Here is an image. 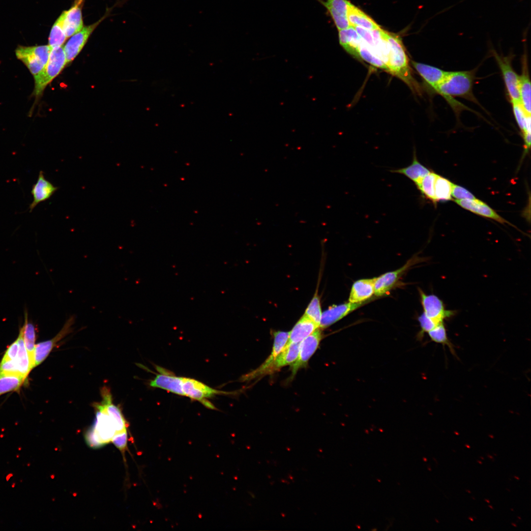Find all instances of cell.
<instances>
[{"label":"cell","mask_w":531,"mask_h":531,"mask_svg":"<svg viewBox=\"0 0 531 531\" xmlns=\"http://www.w3.org/2000/svg\"><path fill=\"white\" fill-rule=\"evenodd\" d=\"M476 71V69L467 71H447L444 78L434 91L443 97L457 115L466 107L455 99V97L462 98L480 105L473 93Z\"/></svg>","instance_id":"6da1fadb"},{"label":"cell","mask_w":531,"mask_h":531,"mask_svg":"<svg viewBox=\"0 0 531 531\" xmlns=\"http://www.w3.org/2000/svg\"><path fill=\"white\" fill-rule=\"evenodd\" d=\"M150 385L200 401L210 409H213L214 407L207 399L224 392L211 388L197 380L165 373L157 375L150 382Z\"/></svg>","instance_id":"7a4b0ae2"},{"label":"cell","mask_w":531,"mask_h":531,"mask_svg":"<svg viewBox=\"0 0 531 531\" xmlns=\"http://www.w3.org/2000/svg\"><path fill=\"white\" fill-rule=\"evenodd\" d=\"M97 411L94 425L85 435L87 443L91 447L97 448L112 442L118 433L116 424L108 414L103 406L97 405Z\"/></svg>","instance_id":"3957f363"},{"label":"cell","mask_w":531,"mask_h":531,"mask_svg":"<svg viewBox=\"0 0 531 531\" xmlns=\"http://www.w3.org/2000/svg\"><path fill=\"white\" fill-rule=\"evenodd\" d=\"M67 64L65 54L61 47L51 48L48 61L42 70L34 76L32 95L36 99L42 95L46 87L61 72Z\"/></svg>","instance_id":"277c9868"},{"label":"cell","mask_w":531,"mask_h":531,"mask_svg":"<svg viewBox=\"0 0 531 531\" xmlns=\"http://www.w3.org/2000/svg\"><path fill=\"white\" fill-rule=\"evenodd\" d=\"M51 48L48 45L18 47L15 50L17 58L27 66L34 76L41 72L46 66Z\"/></svg>","instance_id":"5b68a950"},{"label":"cell","mask_w":531,"mask_h":531,"mask_svg":"<svg viewBox=\"0 0 531 531\" xmlns=\"http://www.w3.org/2000/svg\"><path fill=\"white\" fill-rule=\"evenodd\" d=\"M493 56L501 70L507 96L511 103L520 102L519 75L512 65V56L504 57L494 52Z\"/></svg>","instance_id":"8992f818"},{"label":"cell","mask_w":531,"mask_h":531,"mask_svg":"<svg viewBox=\"0 0 531 531\" xmlns=\"http://www.w3.org/2000/svg\"><path fill=\"white\" fill-rule=\"evenodd\" d=\"M419 292L423 313L437 324L444 323L456 315L457 311L446 309L443 301L436 295L426 294L421 289Z\"/></svg>","instance_id":"52a82bcc"},{"label":"cell","mask_w":531,"mask_h":531,"mask_svg":"<svg viewBox=\"0 0 531 531\" xmlns=\"http://www.w3.org/2000/svg\"><path fill=\"white\" fill-rule=\"evenodd\" d=\"M322 338L321 332L318 329L300 343L298 356L291 365V379L294 377L299 369L307 365L308 360L318 349Z\"/></svg>","instance_id":"ba28073f"},{"label":"cell","mask_w":531,"mask_h":531,"mask_svg":"<svg viewBox=\"0 0 531 531\" xmlns=\"http://www.w3.org/2000/svg\"><path fill=\"white\" fill-rule=\"evenodd\" d=\"M273 344L270 354L264 362L255 370L245 375L243 380H251L265 374H267L269 368L283 351L288 343L289 332L277 331L273 333Z\"/></svg>","instance_id":"9c48e42d"},{"label":"cell","mask_w":531,"mask_h":531,"mask_svg":"<svg viewBox=\"0 0 531 531\" xmlns=\"http://www.w3.org/2000/svg\"><path fill=\"white\" fill-rule=\"evenodd\" d=\"M422 261L418 257L410 259L403 266L392 271L386 272L375 278L374 295L377 296H383L389 292L397 282L404 273L413 264Z\"/></svg>","instance_id":"30bf717a"},{"label":"cell","mask_w":531,"mask_h":531,"mask_svg":"<svg viewBox=\"0 0 531 531\" xmlns=\"http://www.w3.org/2000/svg\"><path fill=\"white\" fill-rule=\"evenodd\" d=\"M74 322V318L71 317L54 337L35 345L34 351L33 368L42 363L58 343L71 332V328Z\"/></svg>","instance_id":"8fae6325"},{"label":"cell","mask_w":531,"mask_h":531,"mask_svg":"<svg viewBox=\"0 0 531 531\" xmlns=\"http://www.w3.org/2000/svg\"><path fill=\"white\" fill-rule=\"evenodd\" d=\"M103 19L83 28L80 31L71 36L63 47L67 64L72 62L80 53L90 34Z\"/></svg>","instance_id":"7c38bea8"},{"label":"cell","mask_w":531,"mask_h":531,"mask_svg":"<svg viewBox=\"0 0 531 531\" xmlns=\"http://www.w3.org/2000/svg\"><path fill=\"white\" fill-rule=\"evenodd\" d=\"M58 189L59 187L47 180L43 172L40 171L36 183L32 186L31 194L33 201L29 206L30 212L39 203L49 200Z\"/></svg>","instance_id":"4fadbf2b"},{"label":"cell","mask_w":531,"mask_h":531,"mask_svg":"<svg viewBox=\"0 0 531 531\" xmlns=\"http://www.w3.org/2000/svg\"><path fill=\"white\" fill-rule=\"evenodd\" d=\"M362 304V303H355L349 301L329 307L322 312L319 327L325 328L330 326L358 308Z\"/></svg>","instance_id":"5bb4252c"},{"label":"cell","mask_w":531,"mask_h":531,"mask_svg":"<svg viewBox=\"0 0 531 531\" xmlns=\"http://www.w3.org/2000/svg\"><path fill=\"white\" fill-rule=\"evenodd\" d=\"M84 0H75L71 8L66 11L63 27L67 37L80 31L83 28L82 8Z\"/></svg>","instance_id":"9a60e30c"},{"label":"cell","mask_w":531,"mask_h":531,"mask_svg":"<svg viewBox=\"0 0 531 531\" xmlns=\"http://www.w3.org/2000/svg\"><path fill=\"white\" fill-rule=\"evenodd\" d=\"M455 201L461 207L474 213L493 219L502 224L508 223V221L501 217L488 205L477 199L455 200Z\"/></svg>","instance_id":"2e32d148"},{"label":"cell","mask_w":531,"mask_h":531,"mask_svg":"<svg viewBox=\"0 0 531 531\" xmlns=\"http://www.w3.org/2000/svg\"><path fill=\"white\" fill-rule=\"evenodd\" d=\"M412 64L425 83L434 92L447 72L437 67L414 61H412Z\"/></svg>","instance_id":"e0dca14e"},{"label":"cell","mask_w":531,"mask_h":531,"mask_svg":"<svg viewBox=\"0 0 531 531\" xmlns=\"http://www.w3.org/2000/svg\"><path fill=\"white\" fill-rule=\"evenodd\" d=\"M375 278L359 279L352 285L349 301L352 303H363L374 295Z\"/></svg>","instance_id":"ac0fdd59"},{"label":"cell","mask_w":531,"mask_h":531,"mask_svg":"<svg viewBox=\"0 0 531 531\" xmlns=\"http://www.w3.org/2000/svg\"><path fill=\"white\" fill-rule=\"evenodd\" d=\"M520 102L526 112L531 115V86L527 56L522 59V73L519 76Z\"/></svg>","instance_id":"d6986e66"},{"label":"cell","mask_w":531,"mask_h":531,"mask_svg":"<svg viewBox=\"0 0 531 531\" xmlns=\"http://www.w3.org/2000/svg\"><path fill=\"white\" fill-rule=\"evenodd\" d=\"M319 328L317 324L303 315L289 332L288 343H300Z\"/></svg>","instance_id":"ffe728a7"},{"label":"cell","mask_w":531,"mask_h":531,"mask_svg":"<svg viewBox=\"0 0 531 531\" xmlns=\"http://www.w3.org/2000/svg\"><path fill=\"white\" fill-rule=\"evenodd\" d=\"M347 17L350 26L369 30L381 28L370 17L350 2L348 5Z\"/></svg>","instance_id":"44dd1931"},{"label":"cell","mask_w":531,"mask_h":531,"mask_svg":"<svg viewBox=\"0 0 531 531\" xmlns=\"http://www.w3.org/2000/svg\"><path fill=\"white\" fill-rule=\"evenodd\" d=\"M299 345L300 343H288L269 368L267 374L293 363L298 356Z\"/></svg>","instance_id":"7402d4cb"},{"label":"cell","mask_w":531,"mask_h":531,"mask_svg":"<svg viewBox=\"0 0 531 531\" xmlns=\"http://www.w3.org/2000/svg\"><path fill=\"white\" fill-rule=\"evenodd\" d=\"M390 172L403 175L416 184L431 171L419 162L414 150L413 161L410 165L403 168L392 170Z\"/></svg>","instance_id":"603a6c76"},{"label":"cell","mask_w":531,"mask_h":531,"mask_svg":"<svg viewBox=\"0 0 531 531\" xmlns=\"http://www.w3.org/2000/svg\"><path fill=\"white\" fill-rule=\"evenodd\" d=\"M339 40L342 47L355 57L361 37L354 28L350 26L347 29L339 30Z\"/></svg>","instance_id":"cb8c5ba5"},{"label":"cell","mask_w":531,"mask_h":531,"mask_svg":"<svg viewBox=\"0 0 531 531\" xmlns=\"http://www.w3.org/2000/svg\"><path fill=\"white\" fill-rule=\"evenodd\" d=\"M103 401L101 403L108 414L115 422L118 433L127 431V424L121 410L112 403L111 394L106 389L102 392Z\"/></svg>","instance_id":"d4e9b609"},{"label":"cell","mask_w":531,"mask_h":531,"mask_svg":"<svg viewBox=\"0 0 531 531\" xmlns=\"http://www.w3.org/2000/svg\"><path fill=\"white\" fill-rule=\"evenodd\" d=\"M16 339L18 343V352L16 358L18 371L21 376L27 379L32 369L24 341L23 326L20 328Z\"/></svg>","instance_id":"484cf974"},{"label":"cell","mask_w":531,"mask_h":531,"mask_svg":"<svg viewBox=\"0 0 531 531\" xmlns=\"http://www.w3.org/2000/svg\"><path fill=\"white\" fill-rule=\"evenodd\" d=\"M27 313H25V322L23 325V338L28 353L32 369H33L34 351L35 347L36 329L34 325L29 322Z\"/></svg>","instance_id":"4316f807"},{"label":"cell","mask_w":531,"mask_h":531,"mask_svg":"<svg viewBox=\"0 0 531 531\" xmlns=\"http://www.w3.org/2000/svg\"><path fill=\"white\" fill-rule=\"evenodd\" d=\"M65 14L66 11H63L52 27L49 37L51 48L61 47L67 38L63 27Z\"/></svg>","instance_id":"83f0119b"},{"label":"cell","mask_w":531,"mask_h":531,"mask_svg":"<svg viewBox=\"0 0 531 531\" xmlns=\"http://www.w3.org/2000/svg\"><path fill=\"white\" fill-rule=\"evenodd\" d=\"M515 120L522 135L531 133V117L522 107L520 102L511 103Z\"/></svg>","instance_id":"f1b7e54d"},{"label":"cell","mask_w":531,"mask_h":531,"mask_svg":"<svg viewBox=\"0 0 531 531\" xmlns=\"http://www.w3.org/2000/svg\"><path fill=\"white\" fill-rule=\"evenodd\" d=\"M437 175L435 173L431 171L415 184L425 198L435 204L437 202L435 195V184Z\"/></svg>","instance_id":"f546056e"},{"label":"cell","mask_w":531,"mask_h":531,"mask_svg":"<svg viewBox=\"0 0 531 531\" xmlns=\"http://www.w3.org/2000/svg\"><path fill=\"white\" fill-rule=\"evenodd\" d=\"M26 379L18 375L0 376V396L4 394L18 390Z\"/></svg>","instance_id":"4dcf8cb0"},{"label":"cell","mask_w":531,"mask_h":531,"mask_svg":"<svg viewBox=\"0 0 531 531\" xmlns=\"http://www.w3.org/2000/svg\"><path fill=\"white\" fill-rule=\"evenodd\" d=\"M452 183L447 179L437 175L435 184V195L437 202L452 200Z\"/></svg>","instance_id":"1f68e13d"},{"label":"cell","mask_w":531,"mask_h":531,"mask_svg":"<svg viewBox=\"0 0 531 531\" xmlns=\"http://www.w3.org/2000/svg\"><path fill=\"white\" fill-rule=\"evenodd\" d=\"M428 335L434 342L446 346L453 354H455L453 345L449 341L444 323H441L429 331Z\"/></svg>","instance_id":"d6a6232c"},{"label":"cell","mask_w":531,"mask_h":531,"mask_svg":"<svg viewBox=\"0 0 531 531\" xmlns=\"http://www.w3.org/2000/svg\"><path fill=\"white\" fill-rule=\"evenodd\" d=\"M304 315L309 318L320 326L322 312L320 299L317 292L315 293L308 304Z\"/></svg>","instance_id":"836d02e7"},{"label":"cell","mask_w":531,"mask_h":531,"mask_svg":"<svg viewBox=\"0 0 531 531\" xmlns=\"http://www.w3.org/2000/svg\"><path fill=\"white\" fill-rule=\"evenodd\" d=\"M323 5H324L326 9L331 8L340 14L346 16L347 12V8L349 1L347 0H326L324 1L323 0H317Z\"/></svg>","instance_id":"e575fe53"},{"label":"cell","mask_w":531,"mask_h":531,"mask_svg":"<svg viewBox=\"0 0 531 531\" xmlns=\"http://www.w3.org/2000/svg\"><path fill=\"white\" fill-rule=\"evenodd\" d=\"M451 196L455 200L475 199V196L466 188L452 183Z\"/></svg>","instance_id":"d590c367"},{"label":"cell","mask_w":531,"mask_h":531,"mask_svg":"<svg viewBox=\"0 0 531 531\" xmlns=\"http://www.w3.org/2000/svg\"><path fill=\"white\" fill-rule=\"evenodd\" d=\"M421 326V332L422 335L424 332H428L439 324L427 317L423 313L418 318Z\"/></svg>","instance_id":"8d00e7d4"},{"label":"cell","mask_w":531,"mask_h":531,"mask_svg":"<svg viewBox=\"0 0 531 531\" xmlns=\"http://www.w3.org/2000/svg\"><path fill=\"white\" fill-rule=\"evenodd\" d=\"M112 442L120 450L124 451L127 442V431L121 432L115 435Z\"/></svg>","instance_id":"74e56055"},{"label":"cell","mask_w":531,"mask_h":531,"mask_svg":"<svg viewBox=\"0 0 531 531\" xmlns=\"http://www.w3.org/2000/svg\"><path fill=\"white\" fill-rule=\"evenodd\" d=\"M18 352V343L17 339L8 346L5 351L2 360H16Z\"/></svg>","instance_id":"f35d334b"},{"label":"cell","mask_w":531,"mask_h":531,"mask_svg":"<svg viewBox=\"0 0 531 531\" xmlns=\"http://www.w3.org/2000/svg\"><path fill=\"white\" fill-rule=\"evenodd\" d=\"M465 446L468 448H470L471 447L468 444H465Z\"/></svg>","instance_id":"ab89813d"},{"label":"cell","mask_w":531,"mask_h":531,"mask_svg":"<svg viewBox=\"0 0 531 531\" xmlns=\"http://www.w3.org/2000/svg\"><path fill=\"white\" fill-rule=\"evenodd\" d=\"M469 519H470V520H471L472 521H473V519H472V517H469Z\"/></svg>","instance_id":"60d3db41"},{"label":"cell","mask_w":531,"mask_h":531,"mask_svg":"<svg viewBox=\"0 0 531 531\" xmlns=\"http://www.w3.org/2000/svg\"><path fill=\"white\" fill-rule=\"evenodd\" d=\"M488 457H489L490 458H491V459H492V458H493V457H492V456H491V455H488Z\"/></svg>","instance_id":"b9f144b4"},{"label":"cell","mask_w":531,"mask_h":531,"mask_svg":"<svg viewBox=\"0 0 531 531\" xmlns=\"http://www.w3.org/2000/svg\"><path fill=\"white\" fill-rule=\"evenodd\" d=\"M477 462H478V463H479L480 464H482V462H481L480 461L477 460Z\"/></svg>","instance_id":"7bdbcfd3"},{"label":"cell","mask_w":531,"mask_h":531,"mask_svg":"<svg viewBox=\"0 0 531 531\" xmlns=\"http://www.w3.org/2000/svg\"><path fill=\"white\" fill-rule=\"evenodd\" d=\"M485 501H486L488 503H490V502L488 500L485 499Z\"/></svg>","instance_id":"ee69618b"},{"label":"cell","mask_w":531,"mask_h":531,"mask_svg":"<svg viewBox=\"0 0 531 531\" xmlns=\"http://www.w3.org/2000/svg\"><path fill=\"white\" fill-rule=\"evenodd\" d=\"M514 477H515V478H516V479H517V480H519V477H517V476H515Z\"/></svg>","instance_id":"f6af8a7d"},{"label":"cell","mask_w":531,"mask_h":531,"mask_svg":"<svg viewBox=\"0 0 531 531\" xmlns=\"http://www.w3.org/2000/svg\"><path fill=\"white\" fill-rule=\"evenodd\" d=\"M512 525L513 526H514V527H516V524H514V523H512Z\"/></svg>","instance_id":"bcb514c9"},{"label":"cell","mask_w":531,"mask_h":531,"mask_svg":"<svg viewBox=\"0 0 531 531\" xmlns=\"http://www.w3.org/2000/svg\"><path fill=\"white\" fill-rule=\"evenodd\" d=\"M489 507L490 508H492V509H493V507H492V506L491 505H489Z\"/></svg>","instance_id":"7dc6e473"},{"label":"cell","mask_w":531,"mask_h":531,"mask_svg":"<svg viewBox=\"0 0 531 531\" xmlns=\"http://www.w3.org/2000/svg\"><path fill=\"white\" fill-rule=\"evenodd\" d=\"M466 491H467V492H468V493H471V492H470V491L469 490H466Z\"/></svg>","instance_id":"c3c4849f"},{"label":"cell","mask_w":531,"mask_h":531,"mask_svg":"<svg viewBox=\"0 0 531 531\" xmlns=\"http://www.w3.org/2000/svg\"><path fill=\"white\" fill-rule=\"evenodd\" d=\"M490 437L491 438H494L493 436H490Z\"/></svg>","instance_id":"681fc988"},{"label":"cell","mask_w":531,"mask_h":531,"mask_svg":"<svg viewBox=\"0 0 531 531\" xmlns=\"http://www.w3.org/2000/svg\"><path fill=\"white\" fill-rule=\"evenodd\" d=\"M518 518L519 519H521V518H520V517H518Z\"/></svg>","instance_id":"f907efd6"}]
</instances>
